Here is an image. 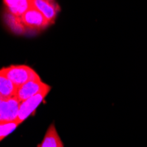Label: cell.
Masks as SVG:
<instances>
[{
    "label": "cell",
    "instance_id": "6da1fadb",
    "mask_svg": "<svg viewBox=\"0 0 147 147\" xmlns=\"http://www.w3.org/2000/svg\"><path fill=\"white\" fill-rule=\"evenodd\" d=\"M1 70L17 87L30 81V80L41 78L37 72L30 66L24 64L11 65L8 67H3Z\"/></svg>",
    "mask_w": 147,
    "mask_h": 147
},
{
    "label": "cell",
    "instance_id": "7a4b0ae2",
    "mask_svg": "<svg viewBox=\"0 0 147 147\" xmlns=\"http://www.w3.org/2000/svg\"><path fill=\"white\" fill-rule=\"evenodd\" d=\"M20 21L26 31L39 32L45 29L51 23L34 6L26 11L20 17Z\"/></svg>",
    "mask_w": 147,
    "mask_h": 147
},
{
    "label": "cell",
    "instance_id": "3957f363",
    "mask_svg": "<svg viewBox=\"0 0 147 147\" xmlns=\"http://www.w3.org/2000/svg\"><path fill=\"white\" fill-rule=\"evenodd\" d=\"M50 89H51V87L49 86H48L46 88H44L40 92H38L37 94L20 102V109H19V114H18L17 120H16L20 124H21L26 118H28L35 111L37 107L42 102L44 98L49 92Z\"/></svg>",
    "mask_w": 147,
    "mask_h": 147
},
{
    "label": "cell",
    "instance_id": "277c9868",
    "mask_svg": "<svg viewBox=\"0 0 147 147\" xmlns=\"http://www.w3.org/2000/svg\"><path fill=\"white\" fill-rule=\"evenodd\" d=\"M20 102L16 97L0 99V123L16 121Z\"/></svg>",
    "mask_w": 147,
    "mask_h": 147
},
{
    "label": "cell",
    "instance_id": "5b68a950",
    "mask_svg": "<svg viewBox=\"0 0 147 147\" xmlns=\"http://www.w3.org/2000/svg\"><path fill=\"white\" fill-rule=\"evenodd\" d=\"M49 85L42 82V80L41 78L30 80V81L23 84L22 86L17 88L15 97L20 102H22L26 100H28V98H31L34 95L37 94L38 92L46 88Z\"/></svg>",
    "mask_w": 147,
    "mask_h": 147
},
{
    "label": "cell",
    "instance_id": "8992f818",
    "mask_svg": "<svg viewBox=\"0 0 147 147\" xmlns=\"http://www.w3.org/2000/svg\"><path fill=\"white\" fill-rule=\"evenodd\" d=\"M34 6L41 11L44 17L53 24L57 18L59 7L55 1L50 0H34Z\"/></svg>",
    "mask_w": 147,
    "mask_h": 147
},
{
    "label": "cell",
    "instance_id": "52a82bcc",
    "mask_svg": "<svg viewBox=\"0 0 147 147\" xmlns=\"http://www.w3.org/2000/svg\"><path fill=\"white\" fill-rule=\"evenodd\" d=\"M6 11L11 14L20 17L22 14L34 7V0H3Z\"/></svg>",
    "mask_w": 147,
    "mask_h": 147
},
{
    "label": "cell",
    "instance_id": "ba28073f",
    "mask_svg": "<svg viewBox=\"0 0 147 147\" xmlns=\"http://www.w3.org/2000/svg\"><path fill=\"white\" fill-rule=\"evenodd\" d=\"M17 86L5 75L0 69V99H10L15 97Z\"/></svg>",
    "mask_w": 147,
    "mask_h": 147
},
{
    "label": "cell",
    "instance_id": "9c48e42d",
    "mask_svg": "<svg viewBox=\"0 0 147 147\" xmlns=\"http://www.w3.org/2000/svg\"><path fill=\"white\" fill-rule=\"evenodd\" d=\"M5 21L6 26L9 28V29L13 33L18 34H25L26 32H28L25 28V26H23V24L21 23L20 17L12 15L6 11L5 14Z\"/></svg>",
    "mask_w": 147,
    "mask_h": 147
},
{
    "label": "cell",
    "instance_id": "30bf717a",
    "mask_svg": "<svg viewBox=\"0 0 147 147\" xmlns=\"http://www.w3.org/2000/svg\"><path fill=\"white\" fill-rule=\"evenodd\" d=\"M61 142L62 140L54 124H51L47 130V133L43 138L41 147H57Z\"/></svg>",
    "mask_w": 147,
    "mask_h": 147
},
{
    "label": "cell",
    "instance_id": "8fae6325",
    "mask_svg": "<svg viewBox=\"0 0 147 147\" xmlns=\"http://www.w3.org/2000/svg\"><path fill=\"white\" fill-rule=\"evenodd\" d=\"M20 123L17 121L13 122H5V123H0V141L6 138L10 133L14 130Z\"/></svg>",
    "mask_w": 147,
    "mask_h": 147
},
{
    "label": "cell",
    "instance_id": "7c38bea8",
    "mask_svg": "<svg viewBox=\"0 0 147 147\" xmlns=\"http://www.w3.org/2000/svg\"><path fill=\"white\" fill-rule=\"evenodd\" d=\"M57 147H63V142H61L59 144H58V146Z\"/></svg>",
    "mask_w": 147,
    "mask_h": 147
}]
</instances>
